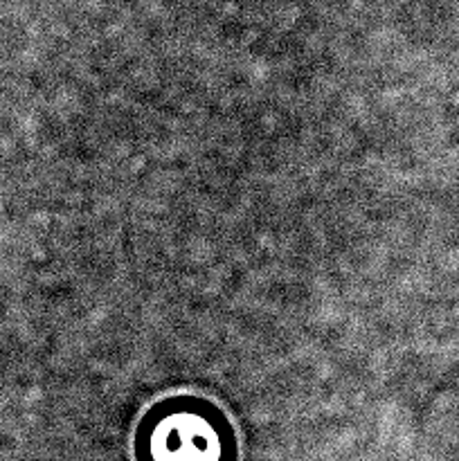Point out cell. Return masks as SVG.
Here are the masks:
<instances>
[{"label": "cell", "instance_id": "6da1fadb", "mask_svg": "<svg viewBox=\"0 0 459 461\" xmlns=\"http://www.w3.org/2000/svg\"><path fill=\"white\" fill-rule=\"evenodd\" d=\"M133 461H238L230 414L198 394H169L140 414L130 437Z\"/></svg>", "mask_w": 459, "mask_h": 461}]
</instances>
